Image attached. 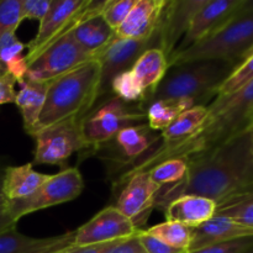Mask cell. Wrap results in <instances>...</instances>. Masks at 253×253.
Segmentation results:
<instances>
[{"mask_svg": "<svg viewBox=\"0 0 253 253\" xmlns=\"http://www.w3.org/2000/svg\"><path fill=\"white\" fill-rule=\"evenodd\" d=\"M187 163L184 180L161 188L155 208L163 210L175 198L190 194L214 200L219 209L253 193V153L249 127L214 150L189 158Z\"/></svg>", "mask_w": 253, "mask_h": 253, "instance_id": "cell-1", "label": "cell"}, {"mask_svg": "<svg viewBox=\"0 0 253 253\" xmlns=\"http://www.w3.org/2000/svg\"><path fill=\"white\" fill-rule=\"evenodd\" d=\"M100 82L101 64L98 58L49 81L34 135L63 121L83 119L100 98Z\"/></svg>", "mask_w": 253, "mask_h": 253, "instance_id": "cell-2", "label": "cell"}, {"mask_svg": "<svg viewBox=\"0 0 253 253\" xmlns=\"http://www.w3.org/2000/svg\"><path fill=\"white\" fill-rule=\"evenodd\" d=\"M235 66L236 63L225 61H194L169 67L148 104L185 99L195 105H205L216 96L217 89Z\"/></svg>", "mask_w": 253, "mask_h": 253, "instance_id": "cell-3", "label": "cell"}, {"mask_svg": "<svg viewBox=\"0 0 253 253\" xmlns=\"http://www.w3.org/2000/svg\"><path fill=\"white\" fill-rule=\"evenodd\" d=\"M247 2V0H246ZM244 7L220 29L198 43L168 57L169 67L194 61H225L239 63L253 44V9Z\"/></svg>", "mask_w": 253, "mask_h": 253, "instance_id": "cell-4", "label": "cell"}, {"mask_svg": "<svg viewBox=\"0 0 253 253\" xmlns=\"http://www.w3.org/2000/svg\"><path fill=\"white\" fill-rule=\"evenodd\" d=\"M84 189V180L78 168H64L37 189L35 194L22 200L6 203L5 208L19 221L25 215L56 207L77 199Z\"/></svg>", "mask_w": 253, "mask_h": 253, "instance_id": "cell-5", "label": "cell"}, {"mask_svg": "<svg viewBox=\"0 0 253 253\" xmlns=\"http://www.w3.org/2000/svg\"><path fill=\"white\" fill-rule=\"evenodd\" d=\"M146 113L127 108L116 96L104 101L82 119V132L88 151H95L113 140L121 128L145 120Z\"/></svg>", "mask_w": 253, "mask_h": 253, "instance_id": "cell-6", "label": "cell"}, {"mask_svg": "<svg viewBox=\"0 0 253 253\" xmlns=\"http://www.w3.org/2000/svg\"><path fill=\"white\" fill-rule=\"evenodd\" d=\"M35 138L32 165L63 166L76 152H86L88 146L82 132V119H72L40 130Z\"/></svg>", "mask_w": 253, "mask_h": 253, "instance_id": "cell-7", "label": "cell"}, {"mask_svg": "<svg viewBox=\"0 0 253 253\" xmlns=\"http://www.w3.org/2000/svg\"><path fill=\"white\" fill-rule=\"evenodd\" d=\"M96 59V56L82 48L71 36V32L44 49L29 67L26 79L49 82L77 67Z\"/></svg>", "mask_w": 253, "mask_h": 253, "instance_id": "cell-8", "label": "cell"}, {"mask_svg": "<svg viewBox=\"0 0 253 253\" xmlns=\"http://www.w3.org/2000/svg\"><path fill=\"white\" fill-rule=\"evenodd\" d=\"M150 48H158V30L152 37L142 40L114 39L96 56L101 64L100 96L110 91V83L121 72L130 71L138 57Z\"/></svg>", "mask_w": 253, "mask_h": 253, "instance_id": "cell-9", "label": "cell"}, {"mask_svg": "<svg viewBox=\"0 0 253 253\" xmlns=\"http://www.w3.org/2000/svg\"><path fill=\"white\" fill-rule=\"evenodd\" d=\"M123 182L125 185L119 194L115 208L128 217L137 229H141L155 209L156 198L161 187L151 179L147 170L131 173L124 178Z\"/></svg>", "mask_w": 253, "mask_h": 253, "instance_id": "cell-10", "label": "cell"}, {"mask_svg": "<svg viewBox=\"0 0 253 253\" xmlns=\"http://www.w3.org/2000/svg\"><path fill=\"white\" fill-rule=\"evenodd\" d=\"M143 229H137L128 217L115 207H106L88 222L76 230L74 246H88L128 239Z\"/></svg>", "mask_w": 253, "mask_h": 253, "instance_id": "cell-11", "label": "cell"}, {"mask_svg": "<svg viewBox=\"0 0 253 253\" xmlns=\"http://www.w3.org/2000/svg\"><path fill=\"white\" fill-rule=\"evenodd\" d=\"M207 2L208 0H167L158 26V48L165 52L167 58Z\"/></svg>", "mask_w": 253, "mask_h": 253, "instance_id": "cell-12", "label": "cell"}, {"mask_svg": "<svg viewBox=\"0 0 253 253\" xmlns=\"http://www.w3.org/2000/svg\"><path fill=\"white\" fill-rule=\"evenodd\" d=\"M246 0H208L195 15L183 39L173 52H180L210 36L244 7Z\"/></svg>", "mask_w": 253, "mask_h": 253, "instance_id": "cell-13", "label": "cell"}, {"mask_svg": "<svg viewBox=\"0 0 253 253\" xmlns=\"http://www.w3.org/2000/svg\"><path fill=\"white\" fill-rule=\"evenodd\" d=\"M167 0H136L132 10L115 31L120 40H142L157 34Z\"/></svg>", "mask_w": 253, "mask_h": 253, "instance_id": "cell-14", "label": "cell"}, {"mask_svg": "<svg viewBox=\"0 0 253 253\" xmlns=\"http://www.w3.org/2000/svg\"><path fill=\"white\" fill-rule=\"evenodd\" d=\"M76 230L46 239L20 234L16 227L0 234V253H62L74 247Z\"/></svg>", "mask_w": 253, "mask_h": 253, "instance_id": "cell-15", "label": "cell"}, {"mask_svg": "<svg viewBox=\"0 0 253 253\" xmlns=\"http://www.w3.org/2000/svg\"><path fill=\"white\" fill-rule=\"evenodd\" d=\"M245 237H253V229L244 226L226 216L215 215L207 222L192 230V242L188 251L193 252L212 245Z\"/></svg>", "mask_w": 253, "mask_h": 253, "instance_id": "cell-16", "label": "cell"}, {"mask_svg": "<svg viewBox=\"0 0 253 253\" xmlns=\"http://www.w3.org/2000/svg\"><path fill=\"white\" fill-rule=\"evenodd\" d=\"M163 211L166 221L180 222L194 229L216 215L217 204L209 198L188 194L175 198Z\"/></svg>", "mask_w": 253, "mask_h": 253, "instance_id": "cell-17", "label": "cell"}, {"mask_svg": "<svg viewBox=\"0 0 253 253\" xmlns=\"http://www.w3.org/2000/svg\"><path fill=\"white\" fill-rule=\"evenodd\" d=\"M208 116L209 111L207 105H195L183 111L165 131L161 132V140L163 141V145H161L157 150H152L150 153L165 152L190 140L204 126Z\"/></svg>", "mask_w": 253, "mask_h": 253, "instance_id": "cell-18", "label": "cell"}, {"mask_svg": "<svg viewBox=\"0 0 253 253\" xmlns=\"http://www.w3.org/2000/svg\"><path fill=\"white\" fill-rule=\"evenodd\" d=\"M168 68L169 64L167 56L160 48L147 49L135 62L130 71L132 72L145 94L143 104H148L151 100L157 86L165 78Z\"/></svg>", "mask_w": 253, "mask_h": 253, "instance_id": "cell-19", "label": "cell"}, {"mask_svg": "<svg viewBox=\"0 0 253 253\" xmlns=\"http://www.w3.org/2000/svg\"><path fill=\"white\" fill-rule=\"evenodd\" d=\"M49 178V174L36 172L32 163L6 167L2 182V194L6 203L31 197Z\"/></svg>", "mask_w": 253, "mask_h": 253, "instance_id": "cell-20", "label": "cell"}, {"mask_svg": "<svg viewBox=\"0 0 253 253\" xmlns=\"http://www.w3.org/2000/svg\"><path fill=\"white\" fill-rule=\"evenodd\" d=\"M49 82H35L25 79L20 84V90L16 93L15 104L22 116V123L26 133L34 135L39 123L40 115L43 109L47 88Z\"/></svg>", "mask_w": 253, "mask_h": 253, "instance_id": "cell-21", "label": "cell"}, {"mask_svg": "<svg viewBox=\"0 0 253 253\" xmlns=\"http://www.w3.org/2000/svg\"><path fill=\"white\" fill-rule=\"evenodd\" d=\"M148 125H130L121 128L115 137L116 147L119 148L123 157L136 162L145 157L153 145L161 141V135H153Z\"/></svg>", "mask_w": 253, "mask_h": 253, "instance_id": "cell-22", "label": "cell"}, {"mask_svg": "<svg viewBox=\"0 0 253 253\" xmlns=\"http://www.w3.org/2000/svg\"><path fill=\"white\" fill-rule=\"evenodd\" d=\"M71 36L82 48L98 56L99 52L103 51L115 39V32L100 16L82 22L76 29L72 30Z\"/></svg>", "mask_w": 253, "mask_h": 253, "instance_id": "cell-23", "label": "cell"}, {"mask_svg": "<svg viewBox=\"0 0 253 253\" xmlns=\"http://www.w3.org/2000/svg\"><path fill=\"white\" fill-rule=\"evenodd\" d=\"M195 106L190 100H156L148 104L146 110V119L148 127L152 131H165L179 114Z\"/></svg>", "mask_w": 253, "mask_h": 253, "instance_id": "cell-24", "label": "cell"}, {"mask_svg": "<svg viewBox=\"0 0 253 253\" xmlns=\"http://www.w3.org/2000/svg\"><path fill=\"white\" fill-rule=\"evenodd\" d=\"M192 227L180 224V222L165 221L148 227L143 231L168 246L188 251L192 242Z\"/></svg>", "mask_w": 253, "mask_h": 253, "instance_id": "cell-25", "label": "cell"}, {"mask_svg": "<svg viewBox=\"0 0 253 253\" xmlns=\"http://www.w3.org/2000/svg\"><path fill=\"white\" fill-rule=\"evenodd\" d=\"M147 172L151 179L161 188L172 187L184 180L188 172V163L182 158H170L157 163Z\"/></svg>", "mask_w": 253, "mask_h": 253, "instance_id": "cell-26", "label": "cell"}, {"mask_svg": "<svg viewBox=\"0 0 253 253\" xmlns=\"http://www.w3.org/2000/svg\"><path fill=\"white\" fill-rule=\"evenodd\" d=\"M110 91L124 103L141 101L143 104L145 101V94L131 71L121 72L114 77L110 83Z\"/></svg>", "mask_w": 253, "mask_h": 253, "instance_id": "cell-27", "label": "cell"}, {"mask_svg": "<svg viewBox=\"0 0 253 253\" xmlns=\"http://www.w3.org/2000/svg\"><path fill=\"white\" fill-rule=\"evenodd\" d=\"M253 79V54L235 66L234 71L222 82L216 96H227L246 85ZM215 96V98H216Z\"/></svg>", "mask_w": 253, "mask_h": 253, "instance_id": "cell-28", "label": "cell"}, {"mask_svg": "<svg viewBox=\"0 0 253 253\" xmlns=\"http://www.w3.org/2000/svg\"><path fill=\"white\" fill-rule=\"evenodd\" d=\"M216 215L226 216L244 226L253 229V193L237 198L234 202L219 208Z\"/></svg>", "mask_w": 253, "mask_h": 253, "instance_id": "cell-29", "label": "cell"}, {"mask_svg": "<svg viewBox=\"0 0 253 253\" xmlns=\"http://www.w3.org/2000/svg\"><path fill=\"white\" fill-rule=\"evenodd\" d=\"M22 21L21 0H0V36L15 32Z\"/></svg>", "mask_w": 253, "mask_h": 253, "instance_id": "cell-30", "label": "cell"}, {"mask_svg": "<svg viewBox=\"0 0 253 253\" xmlns=\"http://www.w3.org/2000/svg\"><path fill=\"white\" fill-rule=\"evenodd\" d=\"M135 4L136 0H119V1L111 0L101 15V19L115 32L124 24Z\"/></svg>", "mask_w": 253, "mask_h": 253, "instance_id": "cell-31", "label": "cell"}, {"mask_svg": "<svg viewBox=\"0 0 253 253\" xmlns=\"http://www.w3.org/2000/svg\"><path fill=\"white\" fill-rule=\"evenodd\" d=\"M253 246V237L234 240L224 244L212 245L189 253H245Z\"/></svg>", "mask_w": 253, "mask_h": 253, "instance_id": "cell-32", "label": "cell"}, {"mask_svg": "<svg viewBox=\"0 0 253 253\" xmlns=\"http://www.w3.org/2000/svg\"><path fill=\"white\" fill-rule=\"evenodd\" d=\"M52 0H21L22 20H43L49 11Z\"/></svg>", "mask_w": 253, "mask_h": 253, "instance_id": "cell-33", "label": "cell"}, {"mask_svg": "<svg viewBox=\"0 0 253 253\" xmlns=\"http://www.w3.org/2000/svg\"><path fill=\"white\" fill-rule=\"evenodd\" d=\"M138 236H140V241L146 253H189L187 250L174 249V247H170L168 245L163 244L160 240L146 234L143 230H141Z\"/></svg>", "mask_w": 253, "mask_h": 253, "instance_id": "cell-34", "label": "cell"}, {"mask_svg": "<svg viewBox=\"0 0 253 253\" xmlns=\"http://www.w3.org/2000/svg\"><path fill=\"white\" fill-rule=\"evenodd\" d=\"M16 81L7 73L0 74V105L15 103L16 90H15Z\"/></svg>", "mask_w": 253, "mask_h": 253, "instance_id": "cell-35", "label": "cell"}, {"mask_svg": "<svg viewBox=\"0 0 253 253\" xmlns=\"http://www.w3.org/2000/svg\"><path fill=\"white\" fill-rule=\"evenodd\" d=\"M27 71H29V64L25 59V56L17 57L5 66V73L11 76L19 84H21L26 79Z\"/></svg>", "mask_w": 253, "mask_h": 253, "instance_id": "cell-36", "label": "cell"}, {"mask_svg": "<svg viewBox=\"0 0 253 253\" xmlns=\"http://www.w3.org/2000/svg\"><path fill=\"white\" fill-rule=\"evenodd\" d=\"M140 232L128 237V239L124 240L123 242H120L118 246L114 247L109 253H146L140 241V236H138Z\"/></svg>", "mask_w": 253, "mask_h": 253, "instance_id": "cell-37", "label": "cell"}, {"mask_svg": "<svg viewBox=\"0 0 253 253\" xmlns=\"http://www.w3.org/2000/svg\"><path fill=\"white\" fill-rule=\"evenodd\" d=\"M126 240V239H124ZM124 240H118V241L103 242V244H94L88 245V246H74L69 250L68 253H109L115 246H118Z\"/></svg>", "mask_w": 253, "mask_h": 253, "instance_id": "cell-38", "label": "cell"}, {"mask_svg": "<svg viewBox=\"0 0 253 253\" xmlns=\"http://www.w3.org/2000/svg\"><path fill=\"white\" fill-rule=\"evenodd\" d=\"M16 224L17 220L14 219L9 210L5 207L0 208V234L12 229V227H16Z\"/></svg>", "mask_w": 253, "mask_h": 253, "instance_id": "cell-39", "label": "cell"}, {"mask_svg": "<svg viewBox=\"0 0 253 253\" xmlns=\"http://www.w3.org/2000/svg\"><path fill=\"white\" fill-rule=\"evenodd\" d=\"M5 169H6V167H2V166H0V208H2L6 205V200H5L4 194H2V182H4Z\"/></svg>", "mask_w": 253, "mask_h": 253, "instance_id": "cell-40", "label": "cell"}, {"mask_svg": "<svg viewBox=\"0 0 253 253\" xmlns=\"http://www.w3.org/2000/svg\"><path fill=\"white\" fill-rule=\"evenodd\" d=\"M252 54H253V44H252L251 47H250L249 49H247L246 52H245L244 56H242V57H241V59H240V61H239V63H240V62H241V61H244V59L249 58V57H250V56H252Z\"/></svg>", "mask_w": 253, "mask_h": 253, "instance_id": "cell-41", "label": "cell"}, {"mask_svg": "<svg viewBox=\"0 0 253 253\" xmlns=\"http://www.w3.org/2000/svg\"><path fill=\"white\" fill-rule=\"evenodd\" d=\"M249 132H250V137H251V146H252V153H253V121L249 126Z\"/></svg>", "mask_w": 253, "mask_h": 253, "instance_id": "cell-42", "label": "cell"}, {"mask_svg": "<svg viewBox=\"0 0 253 253\" xmlns=\"http://www.w3.org/2000/svg\"><path fill=\"white\" fill-rule=\"evenodd\" d=\"M245 253H253V246H252L251 249H250V250H247V251L245 252Z\"/></svg>", "mask_w": 253, "mask_h": 253, "instance_id": "cell-43", "label": "cell"}, {"mask_svg": "<svg viewBox=\"0 0 253 253\" xmlns=\"http://www.w3.org/2000/svg\"><path fill=\"white\" fill-rule=\"evenodd\" d=\"M253 121V113H252V115H251V123Z\"/></svg>", "mask_w": 253, "mask_h": 253, "instance_id": "cell-44", "label": "cell"}, {"mask_svg": "<svg viewBox=\"0 0 253 253\" xmlns=\"http://www.w3.org/2000/svg\"><path fill=\"white\" fill-rule=\"evenodd\" d=\"M68 251H69V250H68ZM68 251H66V252H62V253H68Z\"/></svg>", "mask_w": 253, "mask_h": 253, "instance_id": "cell-45", "label": "cell"}]
</instances>
